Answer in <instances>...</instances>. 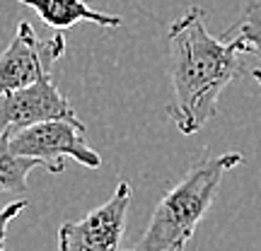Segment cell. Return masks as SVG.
I'll return each instance as SVG.
<instances>
[{"instance_id":"7a4b0ae2","label":"cell","mask_w":261,"mask_h":251,"mask_svg":"<svg viewBox=\"0 0 261 251\" xmlns=\"http://www.w3.org/2000/svg\"><path fill=\"white\" fill-rule=\"evenodd\" d=\"M240 152H225L218 157H203L189 169L177 186L160 198L152 210L148 230L133 251H184L191 242L198 222L211 210L220 181L230 169L242 164Z\"/></svg>"},{"instance_id":"8992f818","label":"cell","mask_w":261,"mask_h":251,"mask_svg":"<svg viewBox=\"0 0 261 251\" xmlns=\"http://www.w3.org/2000/svg\"><path fill=\"white\" fill-rule=\"evenodd\" d=\"M73 121L83 123L73 104L58 90L51 73H44L37 82L0 94V133H17L32 123L41 121Z\"/></svg>"},{"instance_id":"5b68a950","label":"cell","mask_w":261,"mask_h":251,"mask_svg":"<svg viewBox=\"0 0 261 251\" xmlns=\"http://www.w3.org/2000/svg\"><path fill=\"white\" fill-rule=\"evenodd\" d=\"M65 53L63 32L39 39L29 22H19L10 46L0 53V94L37 82Z\"/></svg>"},{"instance_id":"277c9868","label":"cell","mask_w":261,"mask_h":251,"mask_svg":"<svg viewBox=\"0 0 261 251\" xmlns=\"http://www.w3.org/2000/svg\"><path fill=\"white\" fill-rule=\"evenodd\" d=\"M133 196L128 181H119L104 205L77 222H63L58 230V251H119L126 234V213Z\"/></svg>"},{"instance_id":"3957f363","label":"cell","mask_w":261,"mask_h":251,"mask_svg":"<svg viewBox=\"0 0 261 251\" xmlns=\"http://www.w3.org/2000/svg\"><path fill=\"white\" fill-rule=\"evenodd\" d=\"M10 150L15 155L37 157L44 162L46 172L61 174L65 169V157L80 162L85 167H102L99 152L85 140V123L73 121H41L10 135Z\"/></svg>"},{"instance_id":"30bf717a","label":"cell","mask_w":261,"mask_h":251,"mask_svg":"<svg viewBox=\"0 0 261 251\" xmlns=\"http://www.w3.org/2000/svg\"><path fill=\"white\" fill-rule=\"evenodd\" d=\"M29 201L27 198H17V201H12V203H8L3 210H0V251H8L5 249V234H8V225L17 217L22 210H27Z\"/></svg>"},{"instance_id":"6da1fadb","label":"cell","mask_w":261,"mask_h":251,"mask_svg":"<svg viewBox=\"0 0 261 251\" xmlns=\"http://www.w3.org/2000/svg\"><path fill=\"white\" fill-rule=\"evenodd\" d=\"M203 19L201 8H189L167 32V75L172 82L167 114L184 135L198 133L213 119L223 90L244 73L240 61L244 53L232 39L211 37Z\"/></svg>"},{"instance_id":"8fae6325","label":"cell","mask_w":261,"mask_h":251,"mask_svg":"<svg viewBox=\"0 0 261 251\" xmlns=\"http://www.w3.org/2000/svg\"><path fill=\"white\" fill-rule=\"evenodd\" d=\"M252 77L259 82V87H261V70H259V68H254V70H252Z\"/></svg>"},{"instance_id":"52a82bcc","label":"cell","mask_w":261,"mask_h":251,"mask_svg":"<svg viewBox=\"0 0 261 251\" xmlns=\"http://www.w3.org/2000/svg\"><path fill=\"white\" fill-rule=\"evenodd\" d=\"M17 3L32 8L44 19V24L58 29V32H65L80 22H92L99 27H121L119 15L99 12V10L90 8L85 0H17Z\"/></svg>"},{"instance_id":"ba28073f","label":"cell","mask_w":261,"mask_h":251,"mask_svg":"<svg viewBox=\"0 0 261 251\" xmlns=\"http://www.w3.org/2000/svg\"><path fill=\"white\" fill-rule=\"evenodd\" d=\"M37 167H44V162L37 157L15 155L10 150V135L8 133H0V193L24 196L27 193L29 172Z\"/></svg>"},{"instance_id":"9c48e42d","label":"cell","mask_w":261,"mask_h":251,"mask_svg":"<svg viewBox=\"0 0 261 251\" xmlns=\"http://www.w3.org/2000/svg\"><path fill=\"white\" fill-rule=\"evenodd\" d=\"M234 32V46L240 48L242 53H254L256 58H261V0L247 8V12L242 15L240 24L232 29Z\"/></svg>"}]
</instances>
